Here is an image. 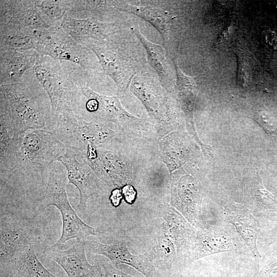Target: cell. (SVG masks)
<instances>
[{"instance_id":"obj_28","label":"cell","mask_w":277,"mask_h":277,"mask_svg":"<svg viewBox=\"0 0 277 277\" xmlns=\"http://www.w3.org/2000/svg\"><path fill=\"white\" fill-rule=\"evenodd\" d=\"M69 6V0L38 1L36 4L40 14L51 27L60 26Z\"/></svg>"},{"instance_id":"obj_26","label":"cell","mask_w":277,"mask_h":277,"mask_svg":"<svg viewBox=\"0 0 277 277\" xmlns=\"http://www.w3.org/2000/svg\"><path fill=\"white\" fill-rule=\"evenodd\" d=\"M225 212L229 222L233 225L255 259L259 260L256 244L257 226L254 217L249 213H237L232 210Z\"/></svg>"},{"instance_id":"obj_11","label":"cell","mask_w":277,"mask_h":277,"mask_svg":"<svg viewBox=\"0 0 277 277\" xmlns=\"http://www.w3.org/2000/svg\"><path fill=\"white\" fill-rule=\"evenodd\" d=\"M0 225V262L4 265L33 246L35 239L26 224L15 215L1 213Z\"/></svg>"},{"instance_id":"obj_7","label":"cell","mask_w":277,"mask_h":277,"mask_svg":"<svg viewBox=\"0 0 277 277\" xmlns=\"http://www.w3.org/2000/svg\"><path fill=\"white\" fill-rule=\"evenodd\" d=\"M66 149L54 132L28 130L22 135L17 170L44 169L64 155Z\"/></svg>"},{"instance_id":"obj_14","label":"cell","mask_w":277,"mask_h":277,"mask_svg":"<svg viewBox=\"0 0 277 277\" xmlns=\"http://www.w3.org/2000/svg\"><path fill=\"white\" fill-rule=\"evenodd\" d=\"M85 250L86 240H82L76 241L67 250L50 246L45 251V254L63 269L68 277H104L100 263L89 264Z\"/></svg>"},{"instance_id":"obj_20","label":"cell","mask_w":277,"mask_h":277,"mask_svg":"<svg viewBox=\"0 0 277 277\" xmlns=\"http://www.w3.org/2000/svg\"><path fill=\"white\" fill-rule=\"evenodd\" d=\"M23 133L12 134L8 132L4 127L0 125V184L1 189L17 170Z\"/></svg>"},{"instance_id":"obj_30","label":"cell","mask_w":277,"mask_h":277,"mask_svg":"<svg viewBox=\"0 0 277 277\" xmlns=\"http://www.w3.org/2000/svg\"><path fill=\"white\" fill-rule=\"evenodd\" d=\"M101 266L104 272V277H135L118 270L111 262L103 261Z\"/></svg>"},{"instance_id":"obj_5","label":"cell","mask_w":277,"mask_h":277,"mask_svg":"<svg viewBox=\"0 0 277 277\" xmlns=\"http://www.w3.org/2000/svg\"><path fill=\"white\" fill-rule=\"evenodd\" d=\"M54 132L66 148L76 154L83 153L89 146H106L116 135L115 130L106 125L86 121L73 112L57 117Z\"/></svg>"},{"instance_id":"obj_3","label":"cell","mask_w":277,"mask_h":277,"mask_svg":"<svg viewBox=\"0 0 277 277\" xmlns=\"http://www.w3.org/2000/svg\"><path fill=\"white\" fill-rule=\"evenodd\" d=\"M67 63L48 56H39L33 68L36 79L48 96L55 122L59 115L66 112L80 115L84 106L85 97L81 87L74 83L73 69Z\"/></svg>"},{"instance_id":"obj_1","label":"cell","mask_w":277,"mask_h":277,"mask_svg":"<svg viewBox=\"0 0 277 277\" xmlns=\"http://www.w3.org/2000/svg\"><path fill=\"white\" fill-rule=\"evenodd\" d=\"M42 87L23 81L0 86V125L12 134L30 129L54 132L50 100Z\"/></svg>"},{"instance_id":"obj_8","label":"cell","mask_w":277,"mask_h":277,"mask_svg":"<svg viewBox=\"0 0 277 277\" xmlns=\"http://www.w3.org/2000/svg\"><path fill=\"white\" fill-rule=\"evenodd\" d=\"M56 161L65 167L68 183L74 185L80 194L76 210L84 213L87 210L88 199L94 194L106 191V185L100 180L93 169L85 162L80 159L71 149L66 148L65 153Z\"/></svg>"},{"instance_id":"obj_24","label":"cell","mask_w":277,"mask_h":277,"mask_svg":"<svg viewBox=\"0 0 277 277\" xmlns=\"http://www.w3.org/2000/svg\"><path fill=\"white\" fill-rule=\"evenodd\" d=\"M34 32L0 25V53L35 49Z\"/></svg>"},{"instance_id":"obj_25","label":"cell","mask_w":277,"mask_h":277,"mask_svg":"<svg viewBox=\"0 0 277 277\" xmlns=\"http://www.w3.org/2000/svg\"><path fill=\"white\" fill-rule=\"evenodd\" d=\"M175 70V90L177 92L180 103L186 113L192 112L195 96L198 90L197 76L185 74L180 69L175 57L172 58Z\"/></svg>"},{"instance_id":"obj_31","label":"cell","mask_w":277,"mask_h":277,"mask_svg":"<svg viewBox=\"0 0 277 277\" xmlns=\"http://www.w3.org/2000/svg\"><path fill=\"white\" fill-rule=\"evenodd\" d=\"M121 197L122 196L120 190L115 189L112 191L109 199L113 206H117L119 204Z\"/></svg>"},{"instance_id":"obj_27","label":"cell","mask_w":277,"mask_h":277,"mask_svg":"<svg viewBox=\"0 0 277 277\" xmlns=\"http://www.w3.org/2000/svg\"><path fill=\"white\" fill-rule=\"evenodd\" d=\"M69 6L67 12L68 15L79 18L81 14H88L87 18H101L111 14L115 9L107 1L69 0Z\"/></svg>"},{"instance_id":"obj_22","label":"cell","mask_w":277,"mask_h":277,"mask_svg":"<svg viewBox=\"0 0 277 277\" xmlns=\"http://www.w3.org/2000/svg\"><path fill=\"white\" fill-rule=\"evenodd\" d=\"M1 266L9 267L18 277H58L43 265L33 246L19 253L10 264Z\"/></svg>"},{"instance_id":"obj_9","label":"cell","mask_w":277,"mask_h":277,"mask_svg":"<svg viewBox=\"0 0 277 277\" xmlns=\"http://www.w3.org/2000/svg\"><path fill=\"white\" fill-rule=\"evenodd\" d=\"M81 88L85 96V111L82 115L86 111L92 117L90 121L103 124L112 129L114 125L121 128L126 123L142 122L129 114L116 96L99 94L87 85Z\"/></svg>"},{"instance_id":"obj_16","label":"cell","mask_w":277,"mask_h":277,"mask_svg":"<svg viewBox=\"0 0 277 277\" xmlns=\"http://www.w3.org/2000/svg\"><path fill=\"white\" fill-rule=\"evenodd\" d=\"M76 42L85 39L98 41L111 39L124 30L118 22H107L95 18H76L66 14L60 25Z\"/></svg>"},{"instance_id":"obj_32","label":"cell","mask_w":277,"mask_h":277,"mask_svg":"<svg viewBox=\"0 0 277 277\" xmlns=\"http://www.w3.org/2000/svg\"><path fill=\"white\" fill-rule=\"evenodd\" d=\"M0 277H18L9 267L1 266Z\"/></svg>"},{"instance_id":"obj_13","label":"cell","mask_w":277,"mask_h":277,"mask_svg":"<svg viewBox=\"0 0 277 277\" xmlns=\"http://www.w3.org/2000/svg\"><path fill=\"white\" fill-rule=\"evenodd\" d=\"M129 88L155 119L168 118V97L158 77L144 68L132 80Z\"/></svg>"},{"instance_id":"obj_29","label":"cell","mask_w":277,"mask_h":277,"mask_svg":"<svg viewBox=\"0 0 277 277\" xmlns=\"http://www.w3.org/2000/svg\"><path fill=\"white\" fill-rule=\"evenodd\" d=\"M258 121L267 132H274L277 129V122L270 113L261 111L257 114Z\"/></svg>"},{"instance_id":"obj_17","label":"cell","mask_w":277,"mask_h":277,"mask_svg":"<svg viewBox=\"0 0 277 277\" xmlns=\"http://www.w3.org/2000/svg\"><path fill=\"white\" fill-rule=\"evenodd\" d=\"M163 222L161 228L174 243L177 255H191L196 242L197 231L183 216L173 209L162 208Z\"/></svg>"},{"instance_id":"obj_15","label":"cell","mask_w":277,"mask_h":277,"mask_svg":"<svg viewBox=\"0 0 277 277\" xmlns=\"http://www.w3.org/2000/svg\"><path fill=\"white\" fill-rule=\"evenodd\" d=\"M86 249L90 253L107 258L115 267L121 263L126 264L146 277H162L145 255L131 253L123 242L103 244L94 240H86Z\"/></svg>"},{"instance_id":"obj_4","label":"cell","mask_w":277,"mask_h":277,"mask_svg":"<svg viewBox=\"0 0 277 277\" xmlns=\"http://www.w3.org/2000/svg\"><path fill=\"white\" fill-rule=\"evenodd\" d=\"M55 161L50 165L47 185L39 194V201L46 207L55 206L62 219V234L51 247L63 249L66 242L86 240L89 236H96V230L85 223L71 206L66 192L68 183L67 170L64 165Z\"/></svg>"},{"instance_id":"obj_19","label":"cell","mask_w":277,"mask_h":277,"mask_svg":"<svg viewBox=\"0 0 277 277\" xmlns=\"http://www.w3.org/2000/svg\"><path fill=\"white\" fill-rule=\"evenodd\" d=\"M39 57L35 49L0 53V86L22 82L25 72L34 67Z\"/></svg>"},{"instance_id":"obj_10","label":"cell","mask_w":277,"mask_h":277,"mask_svg":"<svg viewBox=\"0 0 277 277\" xmlns=\"http://www.w3.org/2000/svg\"><path fill=\"white\" fill-rule=\"evenodd\" d=\"M107 1L115 9L135 15L151 24L160 33L166 53L170 51L175 17L168 1H149L144 5L123 1Z\"/></svg>"},{"instance_id":"obj_2","label":"cell","mask_w":277,"mask_h":277,"mask_svg":"<svg viewBox=\"0 0 277 277\" xmlns=\"http://www.w3.org/2000/svg\"><path fill=\"white\" fill-rule=\"evenodd\" d=\"M132 35L124 29L111 39H85L80 43L95 54L104 74L112 79L120 93L125 92L145 65L144 53Z\"/></svg>"},{"instance_id":"obj_21","label":"cell","mask_w":277,"mask_h":277,"mask_svg":"<svg viewBox=\"0 0 277 277\" xmlns=\"http://www.w3.org/2000/svg\"><path fill=\"white\" fill-rule=\"evenodd\" d=\"M131 30L141 42L150 66L158 76L163 87L167 91L173 87L174 80L167 53L161 46L148 40L138 29L131 27Z\"/></svg>"},{"instance_id":"obj_6","label":"cell","mask_w":277,"mask_h":277,"mask_svg":"<svg viewBox=\"0 0 277 277\" xmlns=\"http://www.w3.org/2000/svg\"><path fill=\"white\" fill-rule=\"evenodd\" d=\"M35 50L39 56L74 64L88 70L103 71L95 54L87 47L76 42L61 26L35 31Z\"/></svg>"},{"instance_id":"obj_18","label":"cell","mask_w":277,"mask_h":277,"mask_svg":"<svg viewBox=\"0 0 277 277\" xmlns=\"http://www.w3.org/2000/svg\"><path fill=\"white\" fill-rule=\"evenodd\" d=\"M237 240L228 232L217 227L205 226L198 230L191 255L194 261L203 257L237 248Z\"/></svg>"},{"instance_id":"obj_12","label":"cell","mask_w":277,"mask_h":277,"mask_svg":"<svg viewBox=\"0 0 277 277\" xmlns=\"http://www.w3.org/2000/svg\"><path fill=\"white\" fill-rule=\"evenodd\" d=\"M37 1L1 0L0 25L31 32L51 28L38 11Z\"/></svg>"},{"instance_id":"obj_23","label":"cell","mask_w":277,"mask_h":277,"mask_svg":"<svg viewBox=\"0 0 277 277\" xmlns=\"http://www.w3.org/2000/svg\"><path fill=\"white\" fill-rule=\"evenodd\" d=\"M145 255L156 268L167 269L171 266L177 255L176 247L165 231L161 228L152 240V246Z\"/></svg>"}]
</instances>
